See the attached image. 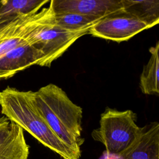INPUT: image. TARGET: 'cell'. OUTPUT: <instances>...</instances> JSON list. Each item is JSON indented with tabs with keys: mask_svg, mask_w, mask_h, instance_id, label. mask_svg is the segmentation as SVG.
<instances>
[{
	"mask_svg": "<svg viewBox=\"0 0 159 159\" xmlns=\"http://www.w3.org/2000/svg\"><path fill=\"white\" fill-rule=\"evenodd\" d=\"M37 106L53 132L81 153L82 108L73 103L59 86L50 83L34 92Z\"/></svg>",
	"mask_w": 159,
	"mask_h": 159,
	"instance_id": "obj_2",
	"label": "cell"
},
{
	"mask_svg": "<svg viewBox=\"0 0 159 159\" xmlns=\"http://www.w3.org/2000/svg\"><path fill=\"white\" fill-rule=\"evenodd\" d=\"M159 42L149 48L150 57L143 66L140 76L139 87L141 91L147 95L159 93Z\"/></svg>",
	"mask_w": 159,
	"mask_h": 159,
	"instance_id": "obj_11",
	"label": "cell"
},
{
	"mask_svg": "<svg viewBox=\"0 0 159 159\" xmlns=\"http://www.w3.org/2000/svg\"><path fill=\"white\" fill-rule=\"evenodd\" d=\"M41 54L28 43L11 49L0 57V80L10 78L31 66L40 65Z\"/></svg>",
	"mask_w": 159,
	"mask_h": 159,
	"instance_id": "obj_8",
	"label": "cell"
},
{
	"mask_svg": "<svg viewBox=\"0 0 159 159\" xmlns=\"http://www.w3.org/2000/svg\"><path fill=\"white\" fill-rule=\"evenodd\" d=\"M136 120V114L131 110L107 107L101 115L99 127L93 130L91 136L104 145L107 154L119 156L133 144L142 131Z\"/></svg>",
	"mask_w": 159,
	"mask_h": 159,
	"instance_id": "obj_4",
	"label": "cell"
},
{
	"mask_svg": "<svg viewBox=\"0 0 159 159\" xmlns=\"http://www.w3.org/2000/svg\"><path fill=\"white\" fill-rule=\"evenodd\" d=\"M123 11L150 27L159 23L158 0H122Z\"/></svg>",
	"mask_w": 159,
	"mask_h": 159,
	"instance_id": "obj_12",
	"label": "cell"
},
{
	"mask_svg": "<svg viewBox=\"0 0 159 159\" xmlns=\"http://www.w3.org/2000/svg\"><path fill=\"white\" fill-rule=\"evenodd\" d=\"M30 16L17 19L4 29L0 31V57L11 49L27 43L22 38L20 29L22 24Z\"/></svg>",
	"mask_w": 159,
	"mask_h": 159,
	"instance_id": "obj_14",
	"label": "cell"
},
{
	"mask_svg": "<svg viewBox=\"0 0 159 159\" xmlns=\"http://www.w3.org/2000/svg\"><path fill=\"white\" fill-rule=\"evenodd\" d=\"M53 16L49 6L28 17L20 27L22 38L41 54L40 66L50 67L75 42L88 34L89 29L70 31L60 27Z\"/></svg>",
	"mask_w": 159,
	"mask_h": 159,
	"instance_id": "obj_3",
	"label": "cell"
},
{
	"mask_svg": "<svg viewBox=\"0 0 159 159\" xmlns=\"http://www.w3.org/2000/svg\"><path fill=\"white\" fill-rule=\"evenodd\" d=\"M118 157L120 159H159V123L152 122L142 127L136 140Z\"/></svg>",
	"mask_w": 159,
	"mask_h": 159,
	"instance_id": "obj_9",
	"label": "cell"
},
{
	"mask_svg": "<svg viewBox=\"0 0 159 159\" xmlns=\"http://www.w3.org/2000/svg\"><path fill=\"white\" fill-rule=\"evenodd\" d=\"M102 18L76 13L54 14L53 16L54 21L58 26L70 31L88 30Z\"/></svg>",
	"mask_w": 159,
	"mask_h": 159,
	"instance_id": "obj_13",
	"label": "cell"
},
{
	"mask_svg": "<svg viewBox=\"0 0 159 159\" xmlns=\"http://www.w3.org/2000/svg\"><path fill=\"white\" fill-rule=\"evenodd\" d=\"M49 6L55 14L76 13L101 17L123 9L122 0H52Z\"/></svg>",
	"mask_w": 159,
	"mask_h": 159,
	"instance_id": "obj_6",
	"label": "cell"
},
{
	"mask_svg": "<svg viewBox=\"0 0 159 159\" xmlns=\"http://www.w3.org/2000/svg\"><path fill=\"white\" fill-rule=\"evenodd\" d=\"M0 107L1 114L63 159L80 158L81 153L63 142L50 127L37 106L34 92L7 86L0 91Z\"/></svg>",
	"mask_w": 159,
	"mask_h": 159,
	"instance_id": "obj_1",
	"label": "cell"
},
{
	"mask_svg": "<svg viewBox=\"0 0 159 159\" xmlns=\"http://www.w3.org/2000/svg\"><path fill=\"white\" fill-rule=\"evenodd\" d=\"M50 2L48 0H1L0 1V31L22 17L39 12Z\"/></svg>",
	"mask_w": 159,
	"mask_h": 159,
	"instance_id": "obj_10",
	"label": "cell"
},
{
	"mask_svg": "<svg viewBox=\"0 0 159 159\" xmlns=\"http://www.w3.org/2000/svg\"><path fill=\"white\" fill-rule=\"evenodd\" d=\"M150 28L148 25L122 9L102 18L89 29L88 34L93 37L121 42Z\"/></svg>",
	"mask_w": 159,
	"mask_h": 159,
	"instance_id": "obj_5",
	"label": "cell"
},
{
	"mask_svg": "<svg viewBox=\"0 0 159 159\" xmlns=\"http://www.w3.org/2000/svg\"><path fill=\"white\" fill-rule=\"evenodd\" d=\"M29 154L24 130L6 116L0 117V159H28Z\"/></svg>",
	"mask_w": 159,
	"mask_h": 159,
	"instance_id": "obj_7",
	"label": "cell"
}]
</instances>
